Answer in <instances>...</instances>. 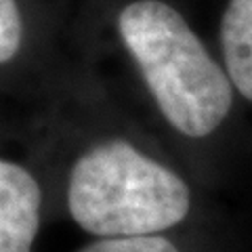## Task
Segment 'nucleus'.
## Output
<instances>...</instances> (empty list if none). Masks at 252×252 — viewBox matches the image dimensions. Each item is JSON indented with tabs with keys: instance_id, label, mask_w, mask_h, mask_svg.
Masks as SVG:
<instances>
[{
	"instance_id": "nucleus-1",
	"label": "nucleus",
	"mask_w": 252,
	"mask_h": 252,
	"mask_svg": "<svg viewBox=\"0 0 252 252\" xmlns=\"http://www.w3.org/2000/svg\"><path fill=\"white\" fill-rule=\"evenodd\" d=\"M118 32L160 112L181 135L206 137L223 124L233 84L179 11L162 0H137L118 15Z\"/></svg>"
},
{
	"instance_id": "nucleus-4",
	"label": "nucleus",
	"mask_w": 252,
	"mask_h": 252,
	"mask_svg": "<svg viewBox=\"0 0 252 252\" xmlns=\"http://www.w3.org/2000/svg\"><path fill=\"white\" fill-rule=\"evenodd\" d=\"M220 46L231 84L252 101V0H229L220 19Z\"/></svg>"
},
{
	"instance_id": "nucleus-5",
	"label": "nucleus",
	"mask_w": 252,
	"mask_h": 252,
	"mask_svg": "<svg viewBox=\"0 0 252 252\" xmlns=\"http://www.w3.org/2000/svg\"><path fill=\"white\" fill-rule=\"evenodd\" d=\"M78 252H179L170 240L162 235H128V238H103Z\"/></svg>"
},
{
	"instance_id": "nucleus-6",
	"label": "nucleus",
	"mask_w": 252,
	"mask_h": 252,
	"mask_svg": "<svg viewBox=\"0 0 252 252\" xmlns=\"http://www.w3.org/2000/svg\"><path fill=\"white\" fill-rule=\"evenodd\" d=\"M21 36L23 23L17 0H0V63L11 61L17 55Z\"/></svg>"
},
{
	"instance_id": "nucleus-2",
	"label": "nucleus",
	"mask_w": 252,
	"mask_h": 252,
	"mask_svg": "<svg viewBox=\"0 0 252 252\" xmlns=\"http://www.w3.org/2000/svg\"><path fill=\"white\" fill-rule=\"evenodd\" d=\"M189 206L185 181L124 139L91 147L69 172V215L101 238L160 233L181 223Z\"/></svg>"
},
{
	"instance_id": "nucleus-3",
	"label": "nucleus",
	"mask_w": 252,
	"mask_h": 252,
	"mask_svg": "<svg viewBox=\"0 0 252 252\" xmlns=\"http://www.w3.org/2000/svg\"><path fill=\"white\" fill-rule=\"evenodd\" d=\"M40 206L38 181L19 164L0 158V252H32Z\"/></svg>"
}]
</instances>
